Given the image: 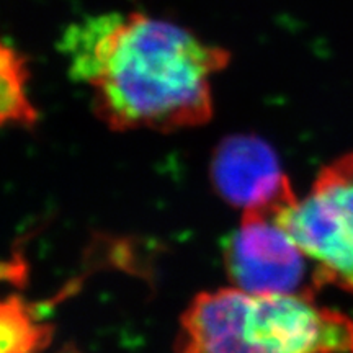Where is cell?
I'll use <instances>...</instances> for the list:
<instances>
[{"label":"cell","mask_w":353,"mask_h":353,"mask_svg":"<svg viewBox=\"0 0 353 353\" xmlns=\"http://www.w3.org/2000/svg\"><path fill=\"white\" fill-rule=\"evenodd\" d=\"M280 210L244 211L224 242L226 272L234 288L247 293L312 296L319 276L309 273L307 255L278 221Z\"/></svg>","instance_id":"obj_4"},{"label":"cell","mask_w":353,"mask_h":353,"mask_svg":"<svg viewBox=\"0 0 353 353\" xmlns=\"http://www.w3.org/2000/svg\"><path fill=\"white\" fill-rule=\"evenodd\" d=\"M59 50L113 131H175L213 117L216 74L231 52L182 25L143 12L100 13L69 25Z\"/></svg>","instance_id":"obj_1"},{"label":"cell","mask_w":353,"mask_h":353,"mask_svg":"<svg viewBox=\"0 0 353 353\" xmlns=\"http://www.w3.org/2000/svg\"><path fill=\"white\" fill-rule=\"evenodd\" d=\"M211 180L237 208L280 210L296 200L270 144L254 134L228 136L211 159Z\"/></svg>","instance_id":"obj_5"},{"label":"cell","mask_w":353,"mask_h":353,"mask_svg":"<svg viewBox=\"0 0 353 353\" xmlns=\"http://www.w3.org/2000/svg\"><path fill=\"white\" fill-rule=\"evenodd\" d=\"M39 342L26 304L19 299L0 301V353H30Z\"/></svg>","instance_id":"obj_7"},{"label":"cell","mask_w":353,"mask_h":353,"mask_svg":"<svg viewBox=\"0 0 353 353\" xmlns=\"http://www.w3.org/2000/svg\"><path fill=\"white\" fill-rule=\"evenodd\" d=\"M350 350H352V353H353V343H352V348H350Z\"/></svg>","instance_id":"obj_8"},{"label":"cell","mask_w":353,"mask_h":353,"mask_svg":"<svg viewBox=\"0 0 353 353\" xmlns=\"http://www.w3.org/2000/svg\"><path fill=\"white\" fill-rule=\"evenodd\" d=\"M278 221L314 263L321 285L353 291V154L325 167L303 200L278 211Z\"/></svg>","instance_id":"obj_3"},{"label":"cell","mask_w":353,"mask_h":353,"mask_svg":"<svg viewBox=\"0 0 353 353\" xmlns=\"http://www.w3.org/2000/svg\"><path fill=\"white\" fill-rule=\"evenodd\" d=\"M352 343V321L312 296L231 288L198 294L175 353H343Z\"/></svg>","instance_id":"obj_2"},{"label":"cell","mask_w":353,"mask_h":353,"mask_svg":"<svg viewBox=\"0 0 353 353\" xmlns=\"http://www.w3.org/2000/svg\"><path fill=\"white\" fill-rule=\"evenodd\" d=\"M28 57L0 38V128L32 126L38 120L28 92Z\"/></svg>","instance_id":"obj_6"}]
</instances>
